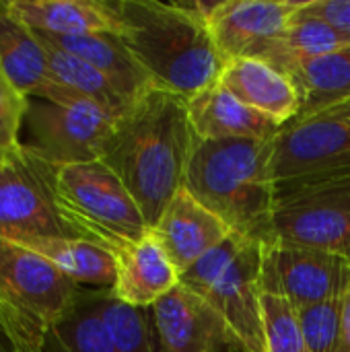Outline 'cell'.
<instances>
[{
    "label": "cell",
    "mask_w": 350,
    "mask_h": 352,
    "mask_svg": "<svg viewBox=\"0 0 350 352\" xmlns=\"http://www.w3.org/2000/svg\"><path fill=\"white\" fill-rule=\"evenodd\" d=\"M194 140L188 101L155 87L116 118L103 142L99 161L126 186L151 229L184 186Z\"/></svg>",
    "instance_id": "obj_1"
},
{
    "label": "cell",
    "mask_w": 350,
    "mask_h": 352,
    "mask_svg": "<svg viewBox=\"0 0 350 352\" xmlns=\"http://www.w3.org/2000/svg\"><path fill=\"white\" fill-rule=\"evenodd\" d=\"M120 37L157 89L186 101L219 82L227 62L217 50L196 2H113Z\"/></svg>",
    "instance_id": "obj_2"
},
{
    "label": "cell",
    "mask_w": 350,
    "mask_h": 352,
    "mask_svg": "<svg viewBox=\"0 0 350 352\" xmlns=\"http://www.w3.org/2000/svg\"><path fill=\"white\" fill-rule=\"evenodd\" d=\"M274 140H194L184 188L243 237L268 243L276 206L272 177Z\"/></svg>",
    "instance_id": "obj_3"
},
{
    "label": "cell",
    "mask_w": 350,
    "mask_h": 352,
    "mask_svg": "<svg viewBox=\"0 0 350 352\" xmlns=\"http://www.w3.org/2000/svg\"><path fill=\"white\" fill-rule=\"evenodd\" d=\"M262 241L231 233L179 283L208 301L229 326L237 352H266L262 326Z\"/></svg>",
    "instance_id": "obj_4"
},
{
    "label": "cell",
    "mask_w": 350,
    "mask_h": 352,
    "mask_svg": "<svg viewBox=\"0 0 350 352\" xmlns=\"http://www.w3.org/2000/svg\"><path fill=\"white\" fill-rule=\"evenodd\" d=\"M56 192L78 235L113 256L151 231L132 194L101 161L56 167Z\"/></svg>",
    "instance_id": "obj_5"
},
{
    "label": "cell",
    "mask_w": 350,
    "mask_h": 352,
    "mask_svg": "<svg viewBox=\"0 0 350 352\" xmlns=\"http://www.w3.org/2000/svg\"><path fill=\"white\" fill-rule=\"evenodd\" d=\"M350 175V99L285 124L274 138L276 194Z\"/></svg>",
    "instance_id": "obj_6"
},
{
    "label": "cell",
    "mask_w": 350,
    "mask_h": 352,
    "mask_svg": "<svg viewBox=\"0 0 350 352\" xmlns=\"http://www.w3.org/2000/svg\"><path fill=\"white\" fill-rule=\"evenodd\" d=\"M0 235L83 239L62 210L56 165L37 157L23 142L2 153Z\"/></svg>",
    "instance_id": "obj_7"
},
{
    "label": "cell",
    "mask_w": 350,
    "mask_h": 352,
    "mask_svg": "<svg viewBox=\"0 0 350 352\" xmlns=\"http://www.w3.org/2000/svg\"><path fill=\"white\" fill-rule=\"evenodd\" d=\"M113 122L111 113L76 93L64 103L29 99L23 144L56 167L99 161Z\"/></svg>",
    "instance_id": "obj_8"
},
{
    "label": "cell",
    "mask_w": 350,
    "mask_h": 352,
    "mask_svg": "<svg viewBox=\"0 0 350 352\" xmlns=\"http://www.w3.org/2000/svg\"><path fill=\"white\" fill-rule=\"evenodd\" d=\"M350 256V175L276 194L272 239Z\"/></svg>",
    "instance_id": "obj_9"
},
{
    "label": "cell",
    "mask_w": 350,
    "mask_h": 352,
    "mask_svg": "<svg viewBox=\"0 0 350 352\" xmlns=\"http://www.w3.org/2000/svg\"><path fill=\"white\" fill-rule=\"evenodd\" d=\"M80 291L45 258L0 235V301L33 330L45 336Z\"/></svg>",
    "instance_id": "obj_10"
},
{
    "label": "cell",
    "mask_w": 350,
    "mask_h": 352,
    "mask_svg": "<svg viewBox=\"0 0 350 352\" xmlns=\"http://www.w3.org/2000/svg\"><path fill=\"white\" fill-rule=\"evenodd\" d=\"M262 291L295 309L342 299L350 289V260L324 250L268 241L262 245Z\"/></svg>",
    "instance_id": "obj_11"
},
{
    "label": "cell",
    "mask_w": 350,
    "mask_h": 352,
    "mask_svg": "<svg viewBox=\"0 0 350 352\" xmlns=\"http://www.w3.org/2000/svg\"><path fill=\"white\" fill-rule=\"evenodd\" d=\"M303 0H225L206 19L225 62L264 58L287 29Z\"/></svg>",
    "instance_id": "obj_12"
},
{
    "label": "cell",
    "mask_w": 350,
    "mask_h": 352,
    "mask_svg": "<svg viewBox=\"0 0 350 352\" xmlns=\"http://www.w3.org/2000/svg\"><path fill=\"white\" fill-rule=\"evenodd\" d=\"M157 352H237V342L215 307L182 283L153 307Z\"/></svg>",
    "instance_id": "obj_13"
},
{
    "label": "cell",
    "mask_w": 350,
    "mask_h": 352,
    "mask_svg": "<svg viewBox=\"0 0 350 352\" xmlns=\"http://www.w3.org/2000/svg\"><path fill=\"white\" fill-rule=\"evenodd\" d=\"M151 231L179 270V276L233 233L223 219L200 204L184 186L169 200Z\"/></svg>",
    "instance_id": "obj_14"
},
{
    "label": "cell",
    "mask_w": 350,
    "mask_h": 352,
    "mask_svg": "<svg viewBox=\"0 0 350 352\" xmlns=\"http://www.w3.org/2000/svg\"><path fill=\"white\" fill-rule=\"evenodd\" d=\"M0 68L27 99L64 103L70 89L54 80L47 45L37 31L12 16L0 0Z\"/></svg>",
    "instance_id": "obj_15"
},
{
    "label": "cell",
    "mask_w": 350,
    "mask_h": 352,
    "mask_svg": "<svg viewBox=\"0 0 350 352\" xmlns=\"http://www.w3.org/2000/svg\"><path fill=\"white\" fill-rule=\"evenodd\" d=\"M116 264L118 274L111 293L132 307H153L179 285V270L153 231L140 241L120 250L116 254Z\"/></svg>",
    "instance_id": "obj_16"
},
{
    "label": "cell",
    "mask_w": 350,
    "mask_h": 352,
    "mask_svg": "<svg viewBox=\"0 0 350 352\" xmlns=\"http://www.w3.org/2000/svg\"><path fill=\"white\" fill-rule=\"evenodd\" d=\"M188 113L198 138H256L274 140L283 128L276 120L256 111L227 91L221 82L210 85L188 99Z\"/></svg>",
    "instance_id": "obj_17"
},
{
    "label": "cell",
    "mask_w": 350,
    "mask_h": 352,
    "mask_svg": "<svg viewBox=\"0 0 350 352\" xmlns=\"http://www.w3.org/2000/svg\"><path fill=\"white\" fill-rule=\"evenodd\" d=\"M6 10L37 33L91 35L118 33L120 19L113 2L101 0H4Z\"/></svg>",
    "instance_id": "obj_18"
},
{
    "label": "cell",
    "mask_w": 350,
    "mask_h": 352,
    "mask_svg": "<svg viewBox=\"0 0 350 352\" xmlns=\"http://www.w3.org/2000/svg\"><path fill=\"white\" fill-rule=\"evenodd\" d=\"M219 82L245 105L289 124L299 113V97L291 78L262 58H243L227 62Z\"/></svg>",
    "instance_id": "obj_19"
},
{
    "label": "cell",
    "mask_w": 350,
    "mask_h": 352,
    "mask_svg": "<svg viewBox=\"0 0 350 352\" xmlns=\"http://www.w3.org/2000/svg\"><path fill=\"white\" fill-rule=\"evenodd\" d=\"M39 37L45 43L60 47L85 60L87 64L95 66L118 87V91L130 103L140 95H144L146 91L155 89L153 78L140 66V62L134 58L126 41L118 33H91V35H72V37L39 33Z\"/></svg>",
    "instance_id": "obj_20"
},
{
    "label": "cell",
    "mask_w": 350,
    "mask_h": 352,
    "mask_svg": "<svg viewBox=\"0 0 350 352\" xmlns=\"http://www.w3.org/2000/svg\"><path fill=\"white\" fill-rule=\"evenodd\" d=\"M37 256L45 258L62 274H66L76 285H91L97 289H113L118 264L116 256L87 239L70 237H6Z\"/></svg>",
    "instance_id": "obj_21"
},
{
    "label": "cell",
    "mask_w": 350,
    "mask_h": 352,
    "mask_svg": "<svg viewBox=\"0 0 350 352\" xmlns=\"http://www.w3.org/2000/svg\"><path fill=\"white\" fill-rule=\"evenodd\" d=\"M299 97L297 118L314 116L350 99V45L285 70ZM295 118V120H297Z\"/></svg>",
    "instance_id": "obj_22"
},
{
    "label": "cell",
    "mask_w": 350,
    "mask_h": 352,
    "mask_svg": "<svg viewBox=\"0 0 350 352\" xmlns=\"http://www.w3.org/2000/svg\"><path fill=\"white\" fill-rule=\"evenodd\" d=\"M347 45H350V39L347 35L330 27L322 19L301 12V6H299V10L291 16L287 29L283 31V35L276 39V43L270 47V52L262 60L270 62L272 66L285 72L287 68L299 62L324 56L328 52H336Z\"/></svg>",
    "instance_id": "obj_23"
},
{
    "label": "cell",
    "mask_w": 350,
    "mask_h": 352,
    "mask_svg": "<svg viewBox=\"0 0 350 352\" xmlns=\"http://www.w3.org/2000/svg\"><path fill=\"white\" fill-rule=\"evenodd\" d=\"M97 291H80L68 314L56 322L41 352H116L99 318Z\"/></svg>",
    "instance_id": "obj_24"
},
{
    "label": "cell",
    "mask_w": 350,
    "mask_h": 352,
    "mask_svg": "<svg viewBox=\"0 0 350 352\" xmlns=\"http://www.w3.org/2000/svg\"><path fill=\"white\" fill-rule=\"evenodd\" d=\"M45 45H47V58H50V72L54 80H58L62 87L97 103L113 118H118L130 105V101L118 91V87L95 66L87 64L85 60L60 47H54L50 43Z\"/></svg>",
    "instance_id": "obj_25"
},
{
    "label": "cell",
    "mask_w": 350,
    "mask_h": 352,
    "mask_svg": "<svg viewBox=\"0 0 350 352\" xmlns=\"http://www.w3.org/2000/svg\"><path fill=\"white\" fill-rule=\"evenodd\" d=\"M99 318L116 352H157L144 309L132 307L109 289H99Z\"/></svg>",
    "instance_id": "obj_26"
},
{
    "label": "cell",
    "mask_w": 350,
    "mask_h": 352,
    "mask_svg": "<svg viewBox=\"0 0 350 352\" xmlns=\"http://www.w3.org/2000/svg\"><path fill=\"white\" fill-rule=\"evenodd\" d=\"M262 326L266 352H309L297 309L287 299L262 295Z\"/></svg>",
    "instance_id": "obj_27"
},
{
    "label": "cell",
    "mask_w": 350,
    "mask_h": 352,
    "mask_svg": "<svg viewBox=\"0 0 350 352\" xmlns=\"http://www.w3.org/2000/svg\"><path fill=\"white\" fill-rule=\"evenodd\" d=\"M297 318L307 351L340 352L342 299H330L297 309Z\"/></svg>",
    "instance_id": "obj_28"
},
{
    "label": "cell",
    "mask_w": 350,
    "mask_h": 352,
    "mask_svg": "<svg viewBox=\"0 0 350 352\" xmlns=\"http://www.w3.org/2000/svg\"><path fill=\"white\" fill-rule=\"evenodd\" d=\"M27 107L29 99L10 82V78L0 68V148H12L21 144Z\"/></svg>",
    "instance_id": "obj_29"
},
{
    "label": "cell",
    "mask_w": 350,
    "mask_h": 352,
    "mask_svg": "<svg viewBox=\"0 0 350 352\" xmlns=\"http://www.w3.org/2000/svg\"><path fill=\"white\" fill-rule=\"evenodd\" d=\"M0 332L6 334L21 352H41L45 336L33 330L0 301Z\"/></svg>",
    "instance_id": "obj_30"
},
{
    "label": "cell",
    "mask_w": 350,
    "mask_h": 352,
    "mask_svg": "<svg viewBox=\"0 0 350 352\" xmlns=\"http://www.w3.org/2000/svg\"><path fill=\"white\" fill-rule=\"evenodd\" d=\"M301 12L322 19L350 39V0H305Z\"/></svg>",
    "instance_id": "obj_31"
},
{
    "label": "cell",
    "mask_w": 350,
    "mask_h": 352,
    "mask_svg": "<svg viewBox=\"0 0 350 352\" xmlns=\"http://www.w3.org/2000/svg\"><path fill=\"white\" fill-rule=\"evenodd\" d=\"M340 352H350V289L342 297V326H340Z\"/></svg>",
    "instance_id": "obj_32"
},
{
    "label": "cell",
    "mask_w": 350,
    "mask_h": 352,
    "mask_svg": "<svg viewBox=\"0 0 350 352\" xmlns=\"http://www.w3.org/2000/svg\"><path fill=\"white\" fill-rule=\"evenodd\" d=\"M0 352H21V351L12 344V340H10L6 334H2V332H0Z\"/></svg>",
    "instance_id": "obj_33"
},
{
    "label": "cell",
    "mask_w": 350,
    "mask_h": 352,
    "mask_svg": "<svg viewBox=\"0 0 350 352\" xmlns=\"http://www.w3.org/2000/svg\"><path fill=\"white\" fill-rule=\"evenodd\" d=\"M2 153H4V148H0V163H2Z\"/></svg>",
    "instance_id": "obj_34"
},
{
    "label": "cell",
    "mask_w": 350,
    "mask_h": 352,
    "mask_svg": "<svg viewBox=\"0 0 350 352\" xmlns=\"http://www.w3.org/2000/svg\"><path fill=\"white\" fill-rule=\"evenodd\" d=\"M349 260H350V256H349Z\"/></svg>",
    "instance_id": "obj_35"
}]
</instances>
